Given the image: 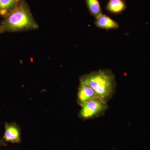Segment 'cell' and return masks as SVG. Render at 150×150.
Segmentation results:
<instances>
[{
	"mask_svg": "<svg viewBox=\"0 0 150 150\" xmlns=\"http://www.w3.org/2000/svg\"><path fill=\"white\" fill-rule=\"evenodd\" d=\"M37 23L25 0H21L18 5L0 23V33H17L36 30Z\"/></svg>",
	"mask_w": 150,
	"mask_h": 150,
	"instance_id": "6da1fadb",
	"label": "cell"
},
{
	"mask_svg": "<svg viewBox=\"0 0 150 150\" xmlns=\"http://www.w3.org/2000/svg\"><path fill=\"white\" fill-rule=\"evenodd\" d=\"M80 82L90 86L94 91L96 97L107 103L116 91L115 75L108 69L93 71L83 75L80 78Z\"/></svg>",
	"mask_w": 150,
	"mask_h": 150,
	"instance_id": "7a4b0ae2",
	"label": "cell"
},
{
	"mask_svg": "<svg viewBox=\"0 0 150 150\" xmlns=\"http://www.w3.org/2000/svg\"><path fill=\"white\" fill-rule=\"evenodd\" d=\"M81 107L79 115L81 118L85 120L103 116L108 108L107 103L97 97L86 103Z\"/></svg>",
	"mask_w": 150,
	"mask_h": 150,
	"instance_id": "3957f363",
	"label": "cell"
},
{
	"mask_svg": "<svg viewBox=\"0 0 150 150\" xmlns=\"http://www.w3.org/2000/svg\"><path fill=\"white\" fill-rule=\"evenodd\" d=\"M95 97H96V95L93 88L88 85L80 82L77 96L78 104L81 106Z\"/></svg>",
	"mask_w": 150,
	"mask_h": 150,
	"instance_id": "277c9868",
	"label": "cell"
},
{
	"mask_svg": "<svg viewBox=\"0 0 150 150\" xmlns=\"http://www.w3.org/2000/svg\"><path fill=\"white\" fill-rule=\"evenodd\" d=\"M4 138L7 142L19 143L21 141V137L18 127L13 123H6Z\"/></svg>",
	"mask_w": 150,
	"mask_h": 150,
	"instance_id": "5b68a950",
	"label": "cell"
},
{
	"mask_svg": "<svg viewBox=\"0 0 150 150\" xmlns=\"http://www.w3.org/2000/svg\"><path fill=\"white\" fill-rule=\"evenodd\" d=\"M95 24L97 27L105 30L115 29L119 27L118 23L115 21L103 14L96 18Z\"/></svg>",
	"mask_w": 150,
	"mask_h": 150,
	"instance_id": "8992f818",
	"label": "cell"
},
{
	"mask_svg": "<svg viewBox=\"0 0 150 150\" xmlns=\"http://www.w3.org/2000/svg\"><path fill=\"white\" fill-rule=\"evenodd\" d=\"M21 0H0V18L7 16L18 5Z\"/></svg>",
	"mask_w": 150,
	"mask_h": 150,
	"instance_id": "52a82bcc",
	"label": "cell"
},
{
	"mask_svg": "<svg viewBox=\"0 0 150 150\" xmlns=\"http://www.w3.org/2000/svg\"><path fill=\"white\" fill-rule=\"evenodd\" d=\"M127 8L124 0H109L105 6L108 11L114 14H119L123 13Z\"/></svg>",
	"mask_w": 150,
	"mask_h": 150,
	"instance_id": "ba28073f",
	"label": "cell"
},
{
	"mask_svg": "<svg viewBox=\"0 0 150 150\" xmlns=\"http://www.w3.org/2000/svg\"><path fill=\"white\" fill-rule=\"evenodd\" d=\"M87 7L91 14L96 18L102 14L99 0H86Z\"/></svg>",
	"mask_w": 150,
	"mask_h": 150,
	"instance_id": "9c48e42d",
	"label": "cell"
}]
</instances>
